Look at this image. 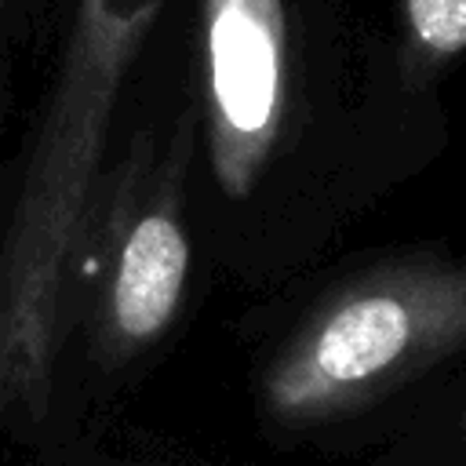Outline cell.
<instances>
[{"label": "cell", "mask_w": 466, "mask_h": 466, "mask_svg": "<svg viewBox=\"0 0 466 466\" xmlns=\"http://www.w3.org/2000/svg\"><path fill=\"white\" fill-rule=\"evenodd\" d=\"M0 4H4V0H0Z\"/></svg>", "instance_id": "8992f818"}, {"label": "cell", "mask_w": 466, "mask_h": 466, "mask_svg": "<svg viewBox=\"0 0 466 466\" xmlns=\"http://www.w3.org/2000/svg\"><path fill=\"white\" fill-rule=\"evenodd\" d=\"M466 350V258L419 255L328 295L262 371L269 419L346 415Z\"/></svg>", "instance_id": "7a4b0ae2"}, {"label": "cell", "mask_w": 466, "mask_h": 466, "mask_svg": "<svg viewBox=\"0 0 466 466\" xmlns=\"http://www.w3.org/2000/svg\"><path fill=\"white\" fill-rule=\"evenodd\" d=\"M208 160L226 197L258 186L288 116L284 0H200Z\"/></svg>", "instance_id": "3957f363"}, {"label": "cell", "mask_w": 466, "mask_h": 466, "mask_svg": "<svg viewBox=\"0 0 466 466\" xmlns=\"http://www.w3.org/2000/svg\"><path fill=\"white\" fill-rule=\"evenodd\" d=\"M189 116L149 186L142 208L120 233L98 317V350L124 360L153 346L178 313L189 277V237L182 222V189L189 160Z\"/></svg>", "instance_id": "277c9868"}, {"label": "cell", "mask_w": 466, "mask_h": 466, "mask_svg": "<svg viewBox=\"0 0 466 466\" xmlns=\"http://www.w3.org/2000/svg\"><path fill=\"white\" fill-rule=\"evenodd\" d=\"M135 58V36L113 22H80L66 36L0 240V437L36 430L51 408L66 266L87 226Z\"/></svg>", "instance_id": "6da1fadb"}, {"label": "cell", "mask_w": 466, "mask_h": 466, "mask_svg": "<svg viewBox=\"0 0 466 466\" xmlns=\"http://www.w3.org/2000/svg\"><path fill=\"white\" fill-rule=\"evenodd\" d=\"M404 18L419 55L448 58L466 51V0H404Z\"/></svg>", "instance_id": "5b68a950"}]
</instances>
